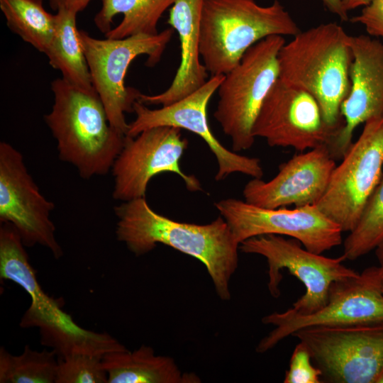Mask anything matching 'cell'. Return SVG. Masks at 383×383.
<instances>
[{
    "instance_id": "obj_1",
    "label": "cell",
    "mask_w": 383,
    "mask_h": 383,
    "mask_svg": "<svg viewBox=\"0 0 383 383\" xmlns=\"http://www.w3.org/2000/svg\"><path fill=\"white\" fill-rule=\"evenodd\" d=\"M116 239L135 256L168 245L199 260L222 301L231 298L230 282L238 266L240 244L221 216L207 224L179 222L155 212L145 197L114 208Z\"/></svg>"
},
{
    "instance_id": "obj_2",
    "label": "cell",
    "mask_w": 383,
    "mask_h": 383,
    "mask_svg": "<svg viewBox=\"0 0 383 383\" xmlns=\"http://www.w3.org/2000/svg\"><path fill=\"white\" fill-rule=\"evenodd\" d=\"M51 89L54 103L44 119L57 141L59 158L73 165L83 179L106 175L126 135L111 126L95 89H83L57 78Z\"/></svg>"
},
{
    "instance_id": "obj_3",
    "label": "cell",
    "mask_w": 383,
    "mask_h": 383,
    "mask_svg": "<svg viewBox=\"0 0 383 383\" xmlns=\"http://www.w3.org/2000/svg\"><path fill=\"white\" fill-rule=\"evenodd\" d=\"M348 34L336 23L300 31L278 54L279 79L311 94L325 121L344 127L340 106L350 91Z\"/></svg>"
},
{
    "instance_id": "obj_4",
    "label": "cell",
    "mask_w": 383,
    "mask_h": 383,
    "mask_svg": "<svg viewBox=\"0 0 383 383\" xmlns=\"http://www.w3.org/2000/svg\"><path fill=\"white\" fill-rule=\"evenodd\" d=\"M300 31L277 0L267 6L255 0H204L200 56L211 76L225 75L260 40L271 35L294 37Z\"/></svg>"
},
{
    "instance_id": "obj_5",
    "label": "cell",
    "mask_w": 383,
    "mask_h": 383,
    "mask_svg": "<svg viewBox=\"0 0 383 383\" xmlns=\"http://www.w3.org/2000/svg\"><path fill=\"white\" fill-rule=\"evenodd\" d=\"M284 44V36L271 35L251 46L225 74L217 89L213 116L236 152L254 144L252 128L266 96L279 78L278 54Z\"/></svg>"
},
{
    "instance_id": "obj_6",
    "label": "cell",
    "mask_w": 383,
    "mask_h": 383,
    "mask_svg": "<svg viewBox=\"0 0 383 383\" xmlns=\"http://www.w3.org/2000/svg\"><path fill=\"white\" fill-rule=\"evenodd\" d=\"M174 29L168 28L156 35L138 34L125 38L101 40L79 30V36L89 66L92 84L105 107L111 126L126 135V113L133 112L140 92L125 86L131 63L147 55V66L155 65L170 41Z\"/></svg>"
},
{
    "instance_id": "obj_7",
    "label": "cell",
    "mask_w": 383,
    "mask_h": 383,
    "mask_svg": "<svg viewBox=\"0 0 383 383\" xmlns=\"http://www.w3.org/2000/svg\"><path fill=\"white\" fill-rule=\"evenodd\" d=\"M382 281L378 267H370L357 277L333 282L326 304L313 313L300 314L289 309L264 316L262 323L274 328L256 351L265 353L302 328L383 322Z\"/></svg>"
},
{
    "instance_id": "obj_8",
    "label": "cell",
    "mask_w": 383,
    "mask_h": 383,
    "mask_svg": "<svg viewBox=\"0 0 383 383\" xmlns=\"http://www.w3.org/2000/svg\"><path fill=\"white\" fill-rule=\"evenodd\" d=\"M297 240L268 234L248 238L239 245V250L264 257L268 265L267 287L270 294L280 295L281 271L287 270L305 287L306 292L290 309L300 314L313 313L323 307L328 299L330 286L334 282L357 277L360 273L346 267L342 255L333 258L313 252Z\"/></svg>"
},
{
    "instance_id": "obj_9",
    "label": "cell",
    "mask_w": 383,
    "mask_h": 383,
    "mask_svg": "<svg viewBox=\"0 0 383 383\" xmlns=\"http://www.w3.org/2000/svg\"><path fill=\"white\" fill-rule=\"evenodd\" d=\"M321 379L333 383H375L383 370V322L300 329Z\"/></svg>"
},
{
    "instance_id": "obj_10",
    "label": "cell",
    "mask_w": 383,
    "mask_h": 383,
    "mask_svg": "<svg viewBox=\"0 0 383 383\" xmlns=\"http://www.w3.org/2000/svg\"><path fill=\"white\" fill-rule=\"evenodd\" d=\"M364 124L359 138L335 167L326 191L316 204L343 232L355 228L383 174V116Z\"/></svg>"
},
{
    "instance_id": "obj_11",
    "label": "cell",
    "mask_w": 383,
    "mask_h": 383,
    "mask_svg": "<svg viewBox=\"0 0 383 383\" xmlns=\"http://www.w3.org/2000/svg\"><path fill=\"white\" fill-rule=\"evenodd\" d=\"M235 240L274 234L299 240L307 250L323 254L341 244L343 231L316 205L288 209L262 208L234 198L215 203Z\"/></svg>"
},
{
    "instance_id": "obj_12",
    "label": "cell",
    "mask_w": 383,
    "mask_h": 383,
    "mask_svg": "<svg viewBox=\"0 0 383 383\" xmlns=\"http://www.w3.org/2000/svg\"><path fill=\"white\" fill-rule=\"evenodd\" d=\"M343 128L327 123L311 94L278 78L262 103L252 135L271 147H291L302 152L324 146L330 150Z\"/></svg>"
},
{
    "instance_id": "obj_13",
    "label": "cell",
    "mask_w": 383,
    "mask_h": 383,
    "mask_svg": "<svg viewBox=\"0 0 383 383\" xmlns=\"http://www.w3.org/2000/svg\"><path fill=\"white\" fill-rule=\"evenodd\" d=\"M180 128L158 126L146 129L135 137L126 136L123 147L111 172L113 198L123 201L145 197L151 179L164 172L177 174L189 192L202 191L199 180L184 173L180 160L188 146Z\"/></svg>"
},
{
    "instance_id": "obj_14",
    "label": "cell",
    "mask_w": 383,
    "mask_h": 383,
    "mask_svg": "<svg viewBox=\"0 0 383 383\" xmlns=\"http://www.w3.org/2000/svg\"><path fill=\"white\" fill-rule=\"evenodd\" d=\"M224 76H211L204 84L190 94L160 109H150L147 105L136 101L133 104L135 118L129 123L126 136L135 137L146 129L158 126L185 129L202 138L215 155L218 164L215 176L216 181L225 179L233 173L262 178L263 169L259 158L229 150L211 131L207 107Z\"/></svg>"
},
{
    "instance_id": "obj_15",
    "label": "cell",
    "mask_w": 383,
    "mask_h": 383,
    "mask_svg": "<svg viewBox=\"0 0 383 383\" xmlns=\"http://www.w3.org/2000/svg\"><path fill=\"white\" fill-rule=\"evenodd\" d=\"M54 208L29 174L22 154L1 142L0 222L11 224L26 247L42 245L58 259L63 252L50 218Z\"/></svg>"
},
{
    "instance_id": "obj_16",
    "label": "cell",
    "mask_w": 383,
    "mask_h": 383,
    "mask_svg": "<svg viewBox=\"0 0 383 383\" xmlns=\"http://www.w3.org/2000/svg\"><path fill=\"white\" fill-rule=\"evenodd\" d=\"M335 167V159L327 147L309 150L280 165L272 179L252 178L245 185L243 195L246 202L267 209L316 205Z\"/></svg>"
},
{
    "instance_id": "obj_17",
    "label": "cell",
    "mask_w": 383,
    "mask_h": 383,
    "mask_svg": "<svg viewBox=\"0 0 383 383\" xmlns=\"http://www.w3.org/2000/svg\"><path fill=\"white\" fill-rule=\"evenodd\" d=\"M352 53L350 91L340 106L344 127L331 148L341 159L352 144L355 128L383 116V43L370 35H348Z\"/></svg>"
},
{
    "instance_id": "obj_18",
    "label": "cell",
    "mask_w": 383,
    "mask_h": 383,
    "mask_svg": "<svg viewBox=\"0 0 383 383\" xmlns=\"http://www.w3.org/2000/svg\"><path fill=\"white\" fill-rule=\"evenodd\" d=\"M24 247L16 229L9 223H1L0 277L19 285L31 299L20 326L37 327L39 331L78 327L72 316L62 310L60 300L50 296L41 288Z\"/></svg>"
},
{
    "instance_id": "obj_19",
    "label": "cell",
    "mask_w": 383,
    "mask_h": 383,
    "mask_svg": "<svg viewBox=\"0 0 383 383\" xmlns=\"http://www.w3.org/2000/svg\"><path fill=\"white\" fill-rule=\"evenodd\" d=\"M204 0H176L167 23L175 30L180 43V63L170 86L154 95L140 93L138 101L145 105L167 106L200 88L208 72L201 62L200 31Z\"/></svg>"
},
{
    "instance_id": "obj_20",
    "label": "cell",
    "mask_w": 383,
    "mask_h": 383,
    "mask_svg": "<svg viewBox=\"0 0 383 383\" xmlns=\"http://www.w3.org/2000/svg\"><path fill=\"white\" fill-rule=\"evenodd\" d=\"M108 383H198L194 373H184L174 360L156 355L150 346L143 345L105 355L102 358Z\"/></svg>"
},
{
    "instance_id": "obj_21",
    "label": "cell",
    "mask_w": 383,
    "mask_h": 383,
    "mask_svg": "<svg viewBox=\"0 0 383 383\" xmlns=\"http://www.w3.org/2000/svg\"><path fill=\"white\" fill-rule=\"evenodd\" d=\"M94 21L105 37L125 38L138 34L156 35L164 12L176 0H101Z\"/></svg>"
},
{
    "instance_id": "obj_22",
    "label": "cell",
    "mask_w": 383,
    "mask_h": 383,
    "mask_svg": "<svg viewBox=\"0 0 383 383\" xmlns=\"http://www.w3.org/2000/svg\"><path fill=\"white\" fill-rule=\"evenodd\" d=\"M52 42L45 52L50 65L61 72L69 83L83 89H94L82 48L76 19L77 13L59 9Z\"/></svg>"
},
{
    "instance_id": "obj_23",
    "label": "cell",
    "mask_w": 383,
    "mask_h": 383,
    "mask_svg": "<svg viewBox=\"0 0 383 383\" xmlns=\"http://www.w3.org/2000/svg\"><path fill=\"white\" fill-rule=\"evenodd\" d=\"M36 0H0L8 27L25 42L45 53L53 38L55 14L48 12Z\"/></svg>"
},
{
    "instance_id": "obj_24",
    "label": "cell",
    "mask_w": 383,
    "mask_h": 383,
    "mask_svg": "<svg viewBox=\"0 0 383 383\" xmlns=\"http://www.w3.org/2000/svg\"><path fill=\"white\" fill-rule=\"evenodd\" d=\"M58 358L53 350L29 345L14 355L0 348V383H55Z\"/></svg>"
},
{
    "instance_id": "obj_25",
    "label": "cell",
    "mask_w": 383,
    "mask_h": 383,
    "mask_svg": "<svg viewBox=\"0 0 383 383\" xmlns=\"http://www.w3.org/2000/svg\"><path fill=\"white\" fill-rule=\"evenodd\" d=\"M383 242V174L343 244L345 260H355Z\"/></svg>"
},
{
    "instance_id": "obj_26",
    "label": "cell",
    "mask_w": 383,
    "mask_h": 383,
    "mask_svg": "<svg viewBox=\"0 0 383 383\" xmlns=\"http://www.w3.org/2000/svg\"><path fill=\"white\" fill-rule=\"evenodd\" d=\"M57 358L55 383H108L103 357L72 354Z\"/></svg>"
},
{
    "instance_id": "obj_27",
    "label": "cell",
    "mask_w": 383,
    "mask_h": 383,
    "mask_svg": "<svg viewBox=\"0 0 383 383\" xmlns=\"http://www.w3.org/2000/svg\"><path fill=\"white\" fill-rule=\"evenodd\" d=\"M311 353L304 343L299 341L292 354L284 383H320L321 371L312 363Z\"/></svg>"
},
{
    "instance_id": "obj_28",
    "label": "cell",
    "mask_w": 383,
    "mask_h": 383,
    "mask_svg": "<svg viewBox=\"0 0 383 383\" xmlns=\"http://www.w3.org/2000/svg\"><path fill=\"white\" fill-rule=\"evenodd\" d=\"M350 21L363 25L370 36L383 39V0H371Z\"/></svg>"
},
{
    "instance_id": "obj_29",
    "label": "cell",
    "mask_w": 383,
    "mask_h": 383,
    "mask_svg": "<svg viewBox=\"0 0 383 383\" xmlns=\"http://www.w3.org/2000/svg\"><path fill=\"white\" fill-rule=\"evenodd\" d=\"M91 0H50L53 9H66L76 13L84 10Z\"/></svg>"
},
{
    "instance_id": "obj_30",
    "label": "cell",
    "mask_w": 383,
    "mask_h": 383,
    "mask_svg": "<svg viewBox=\"0 0 383 383\" xmlns=\"http://www.w3.org/2000/svg\"><path fill=\"white\" fill-rule=\"evenodd\" d=\"M325 6L332 13L343 21H348V12L343 9L340 0H321Z\"/></svg>"
},
{
    "instance_id": "obj_31",
    "label": "cell",
    "mask_w": 383,
    "mask_h": 383,
    "mask_svg": "<svg viewBox=\"0 0 383 383\" xmlns=\"http://www.w3.org/2000/svg\"><path fill=\"white\" fill-rule=\"evenodd\" d=\"M340 1L343 9L348 12L360 6H367L371 0H340Z\"/></svg>"
},
{
    "instance_id": "obj_32",
    "label": "cell",
    "mask_w": 383,
    "mask_h": 383,
    "mask_svg": "<svg viewBox=\"0 0 383 383\" xmlns=\"http://www.w3.org/2000/svg\"><path fill=\"white\" fill-rule=\"evenodd\" d=\"M375 254L379 263L377 267L379 274L383 279V242L375 249Z\"/></svg>"
},
{
    "instance_id": "obj_33",
    "label": "cell",
    "mask_w": 383,
    "mask_h": 383,
    "mask_svg": "<svg viewBox=\"0 0 383 383\" xmlns=\"http://www.w3.org/2000/svg\"><path fill=\"white\" fill-rule=\"evenodd\" d=\"M375 383H383V370L381 371V372L379 374L378 377H377Z\"/></svg>"
},
{
    "instance_id": "obj_34",
    "label": "cell",
    "mask_w": 383,
    "mask_h": 383,
    "mask_svg": "<svg viewBox=\"0 0 383 383\" xmlns=\"http://www.w3.org/2000/svg\"><path fill=\"white\" fill-rule=\"evenodd\" d=\"M382 291L383 292V281H382Z\"/></svg>"
},
{
    "instance_id": "obj_35",
    "label": "cell",
    "mask_w": 383,
    "mask_h": 383,
    "mask_svg": "<svg viewBox=\"0 0 383 383\" xmlns=\"http://www.w3.org/2000/svg\"><path fill=\"white\" fill-rule=\"evenodd\" d=\"M36 1H41V2H43V0H36Z\"/></svg>"
}]
</instances>
